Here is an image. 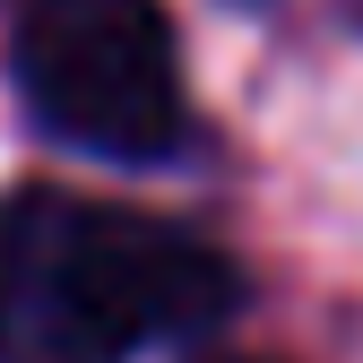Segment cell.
I'll return each mask as SVG.
<instances>
[{
	"label": "cell",
	"instance_id": "cell-1",
	"mask_svg": "<svg viewBox=\"0 0 363 363\" xmlns=\"http://www.w3.org/2000/svg\"><path fill=\"white\" fill-rule=\"evenodd\" d=\"M242 268L208 234L86 191L0 199V363H130L234 320Z\"/></svg>",
	"mask_w": 363,
	"mask_h": 363
},
{
	"label": "cell",
	"instance_id": "cell-2",
	"mask_svg": "<svg viewBox=\"0 0 363 363\" xmlns=\"http://www.w3.org/2000/svg\"><path fill=\"white\" fill-rule=\"evenodd\" d=\"M9 78L26 121L78 156L164 164L191 147V86L164 0H26Z\"/></svg>",
	"mask_w": 363,
	"mask_h": 363
},
{
	"label": "cell",
	"instance_id": "cell-3",
	"mask_svg": "<svg viewBox=\"0 0 363 363\" xmlns=\"http://www.w3.org/2000/svg\"><path fill=\"white\" fill-rule=\"evenodd\" d=\"M208 363H259V354H208Z\"/></svg>",
	"mask_w": 363,
	"mask_h": 363
}]
</instances>
